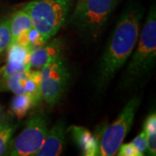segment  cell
<instances>
[{
	"instance_id": "cell-9",
	"label": "cell",
	"mask_w": 156,
	"mask_h": 156,
	"mask_svg": "<svg viewBox=\"0 0 156 156\" xmlns=\"http://www.w3.org/2000/svg\"><path fill=\"white\" fill-rule=\"evenodd\" d=\"M62 50V42L60 38H56L32 50L29 58V69H41L50 61L61 56Z\"/></svg>"
},
{
	"instance_id": "cell-7",
	"label": "cell",
	"mask_w": 156,
	"mask_h": 156,
	"mask_svg": "<svg viewBox=\"0 0 156 156\" xmlns=\"http://www.w3.org/2000/svg\"><path fill=\"white\" fill-rule=\"evenodd\" d=\"M47 120L43 114H38L29 120L21 134L13 141L10 155H35L44 143L48 134Z\"/></svg>"
},
{
	"instance_id": "cell-16",
	"label": "cell",
	"mask_w": 156,
	"mask_h": 156,
	"mask_svg": "<svg viewBox=\"0 0 156 156\" xmlns=\"http://www.w3.org/2000/svg\"><path fill=\"white\" fill-rule=\"evenodd\" d=\"M11 43V17L0 19V55Z\"/></svg>"
},
{
	"instance_id": "cell-2",
	"label": "cell",
	"mask_w": 156,
	"mask_h": 156,
	"mask_svg": "<svg viewBox=\"0 0 156 156\" xmlns=\"http://www.w3.org/2000/svg\"><path fill=\"white\" fill-rule=\"evenodd\" d=\"M156 60V11L151 7L139 44L123 76L124 86H131L146 77L154 68Z\"/></svg>"
},
{
	"instance_id": "cell-20",
	"label": "cell",
	"mask_w": 156,
	"mask_h": 156,
	"mask_svg": "<svg viewBox=\"0 0 156 156\" xmlns=\"http://www.w3.org/2000/svg\"><path fill=\"white\" fill-rule=\"evenodd\" d=\"M147 134V151L149 155L156 154V134L155 132L146 133Z\"/></svg>"
},
{
	"instance_id": "cell-1",
	"label": "cell",
	"mask_w": 156,
	"mask_h": 156,
	"mask_svg": "<svg viewBox=\"0 0 156 156\" xmlns=\"http://www.w3.org/2000/svg\"><path fill=\"white\" fill-rule=\"evenodd\" d=\"M140 7H128L119 18L102 55L98 71V86L103 89L128 61L139 38L142 17Z\"/></svg>"
},
{
	"instance_id": "cell-4",
	"label": "cell",
	"mask_w": 156,
	"mask_h": 156,
	"mask_svg": "<svg viewBox=\"0 0 156 156\" xmlns=\"http://www.w3.org/2000/svg\"><path fill=\"white\" fill-rule=\"evenodd\" d=\"M117 0H80L68 20L84 37H99L116 5Z\"/></svg>"
},
{
	"instance_id": "cell-6",
	"label": "cell",
	"mask_w": 156,
	"mask_h": 156,
	"mask_svg": "<svg viewBox=\"0 0 156 156\" xmlns=\"http://www.w3.org/2000/svg\"><path fill=\"white\" fill-rule=\"evenodd\" d=\"M41 69L42 97L49 106H55L62 99L69 83L67 64L61 56L46 63Z\"/></svg>"
},
{
	"instance_id": "cell-19",
	"label": "cell",
	"mask_w": 156,
	"mask_h": 156,
	"mask_svg": "<svg viewBox=\"0 0 156 156\" xmlns=\"http://www.w3.org/2000/svg\"><path fill=\"white\" fill-rule=\"evenodd\" d=\"M131 143L136 147V149L139 151L140 153L144 155V153L147 151V134L144 131H142L140 134L136 136Z\"/></svg>"
},
{
	"instance_id": "cell-3",
	"label": "cell",
	"mask_w": 156,
	"mask_h": 156,
	"mask_svg": "<svg viewBox=\"0 0 156 156\" xmlns=\"http://www.w3.org/2000/svg\"><path fill=\"white\" fill-rule=\"evenodd\" d=\"M74 0H36L23 7L33 28L47 43L66 23Z\"/></svg>"
},
{
	"instance_id": "cell-12",
	"label": "cell",
	"mask_w": 156,
	"mask_h": 156,
	"mask_svg": "<svg viewBox=\"0 0 156 156\" xmlns=\"http://www.w3.org/2000/svg\"><path fill=\"white\" fill-rule=\"evenodd\" d=\"M30 69H26L22 72L17 73L9 76L7 77H1L0 80V89L5 91H10L15 95L25 94L24 84L28 78Z\"/></svg>"
},
{
	"instance_id": "cell-17",
	"label": "cell",
	"mask_w": 156,
	"mask_h": 156,
	"mask_svg": "<svg viewBox=\"0 0 156 156\" xmlns=\"http://www.w3.org/2000/svg\"><path fill=\"white\" fill-rule=\"evenodd\" d=\"M28 40L29 43L27 49L30 52H31L32 50H36L39 47H42L43 45L46 44V42L44 41V39L43 38V37L33 27L28 31Z\"/></svg>"
},
{
	"instance_id": "cell-11",
	"label": "cell",
	"mask_w": 156,
	"mask_h": 156,
	"mask_svg": "<svg viewBox=\"0 0 156 156\" xmlns=\"http://www.w3.org/2000/svg\"><path fill=\"white\" fill-rule=\"evenodd\" d=\"M33 27L29 14L23 9L16 11L11 17V44H14L18 36ZM9 44V45H10Z\"/></svg>"
},
{
	"instance_id": "cell-10",
	"label": "cell",
	"mask_w": 156,
	"mask_h": 156,
	"mask_svg": "<svg viewBox=\"0 0 156 156\" xmlns=\"http://www.w3.org/2000/svg\"><path fill=\"white\" fill-rule=\"evenodd\" d=\"M73 140L85 156L98 155L99 140L93 136L87 128L72 126L69 128Z\"/></svg>"
},
{
	"instance_id": "cell-5",
	"label": "cell",
	"mask_w": 156,
	"mask_h": 156,
	"mask_svg": "<svg viewBox=\"0 0 156 156\" xmlns=\"http://www.w3.org/2000/svg\"><path fill=\"white\" fill-rule=\"evenodd\" d=\"M139 105L140 99L138 97L130 99L116 119L104 129L99 140L98 155L116 154L120 146L131 129L135 112Z\"/></svg>"
},
{
	"instance_id": "cell-14",
	"label": "cell",
	"mask_w": 156,
	"mask_h": 156,
	"mask_svg": "<svg viewBox=\"0 0 156 156\" xmlns=\"http://www.w3.org/2000/svg\"><path fill=\"white\" fill-rule=\"evenodd\" d=\"M33 107L32 100L27 94L16 95L11 102V114L17 119H22L27 115L29 110Z\"/></svg>"
},
{
	"instance_id": "cell-15",
	"label": "cell",
	"mask_w": 156,
	"mask_h": 156,
	"mask_svg": "<svg viewBox=\"0 0 156 156\" xmlns=\"http://www.w3.org/2000/svg\"><path fill=\"white\" fill-rule=\"evenodd\" d=\"M17 126L8 121L0 123V155H2L9 145L12 134H14Z\"/></svg>"
},
{
	"instance_id": "cell-8",
	"label": "cell",
	"mask_w": 156,
	"mask_h": 156,
	"mask_svg": "<svg viewBox=\"0 0 156 156\" xmlns=\"http://www.w3.org/2000/svg\"><path fill=\"white\" fill-rule=\"evenodd\" d=\"M65 122L60 120L48 131L44 143L35 155L58 156L63 149L65 140Z\"/></svg>"
},
{
	"instance_id": "cell-18",
	"label": "cell",
	"mask_w": 156,
	"mask_h": 156,
	"mask_svg": "<svg viewBox=\"0 0 156 156\" xmlns=\"http://www.w3.org/2000/svg\"><path fill=\"white\" fill-rule=\"evenodd\" d=\"M116 154L119 156H142V154L136 149V147L131 142L129 143L122 142Z\"/></svg>"
},
{
	"instance_id": "cell-21",
	"label": "cell",
	"mask_w": 156,
	"mask_h": 156,
	"mask_svg": "<svg viewBox=\"0 0 156 156\" xmlns=\"http://www.w3.org/2000/svg\"><path fill=\"white\" fill-rule=\"evenodd\" d=\"M143 131L145 133H150V132H156V115L155 113H152L150 115H148L146 119L144 126H143Z\"/></svg>"
},
{
	"instance_id": "cell-13",
	"label": "cell",
	"mask_w": 156,
	"mask_h": 156,
	"mask_svg": "<svg viewBox=\"0 0 156 156\" xmlns=\"http://www.w3.org/2000/svg\"><path fill=\"white\" fill-rule=\"evenodd\" d=\"M7 49V62L17 65H24L29 69L30 52L25 47L18 44H11Z\"/></svg>"
},
{
	"instance_id": "cell-22",
	"label": "cell",
	"mask_w": 156,
	"mask_h": 156,
	"mask_svg": "<svg viewBox=\"0 0 156 156\" xmlns=\"http://www.w3.org/2000/svg\"><path fill=\"white\" fill-rule=\"evenodd\" d=\"M0 113H1V108H0Z\"/></svg>"
}]
</instances>
